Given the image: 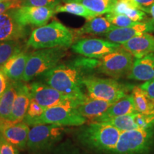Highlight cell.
<instances>
[{"label": "cell", "instance_id": "obj_35", "mask_svg": "<svg viewBox=\"0 0 154 154\" xmlns=\"http://www.w3.org/2000/svg\"><path fill=\"white\" fill-rule=\"evenodd\" d=\"M22 6L20 0H9L0 2V14L11 9L19 8Z\"/></svg>", "mask_w": 154, "mask_h": 154}, {"label": "cell", "instance_id": "obj_10", "mask_svg": "<svg viewBox=\"0 0 154 154\" xmlns=\"http://www.w3.org/2000/svg\"><path fill=\"white\" fill-rule=\"evenodd\" d=\"M86 122L77 108L71 106H57L47 109L43 114L34 121L33 126L38 124H54L60 126H79Z\"/></svg>", "mask_w": 154, "mask_h": 154}, {"label": "cell", "instance_id": "obj_2", "mask_svg": "<svg viewBox=\"0 0 154 154\" xmlns=\"http://www.w3.org/2000/svg\"><path fill=\"white\" fill-rule=\"evenodd\" d=\"M74 39V32L59 21L53 20L32 31L26 42V47L36 50L57 47L67 49L72 47Z\"/></svg>", "mask_w": 154, "mask_h": 154}, {"label": "cell", "instance_id": "obj_12", "mask_svg": "<svg viewBox=\"0 0 154 154\" xmlns=\"http://www.w3.org/2000/svg\"><path fill=\"white\" fill-rule=\"evenodd\" d=\"M56 13L55 8L36 6H21L14 9L17 21L23 26H39L47 24Z\"/></svg>", "mask_w": 154, "mask_h": 154}, {"label": "cell", "instance_id": "obj_15", "mask_svg": "<svg viewBox=\"0 0 154 154\" xmlns=\"http://www.w3.org/2000/svg\"><path fill=\"white\" fill-rule=\"evenodd\" d=\"M29 34L28 26H23L17 22L14 9L0 14V42L9 40H22Z\"/></svg>", "mask_w": 154, "mask_h": 154}, {"label": "cell", "instance_id": "obj_37", "mask_svg": "<svg viewBox=\"0 0 154 154\" xmlns=\"http://www.w3.org/2000/svg\"><path fill=\"white\" fill-rule=\"evenodd\" d=\"M8 78L6 76L5 73L3 72L2 69V66H0V96L4 93V91H5L7 84H8Z\"/></svg>", "mask_w": 154, "mask_h": 154}, {"label": "cell", "instance_id": "obj_39", "mask_svg": "<svg viewBox=\"0 0 154 154\" xmlns=\"http://www.w3.org/2000/svg\"><path fill=\"white\" fill-rule=\"evenodd\" d=\"M5 1H9V0H0V2H5Z\"/></svg>", "mask_w": 154, "mask_h": 154}, {"label": "cell", "instance_id": "obj_18", "mask_svg": "<svg viewBox=\"0 0 154 154\" xmlns=\"http://www.w3.org/2000/svg\"><path fill=\"white\" fill-rule=\"evenodd\" d=\"M31 98L29 86L19 81L12 111L9 116V120L12 121H23L29 104Z\"/></svg>", "mask_w": 154, "mask_h": 154}, {"label": "cell", "instance_id": "obj_33", "mask_svg": "<svg viewBox=\"0 0 154 154\" xmlns=\"http://www.w3.org/2000/svg\"><path fill=\"white\" fill-rule=\"evenodd\" d=\"M22 6H36L56 8L62 0H20Z\"/></svg>", "mask_w": 154, "mask_h": 154}, {"label": "cell", "instance_id": "obj_13", "mask_svg": "<svg viewBox=\"0 0 154 154\" xmlns=\"http://www.w3.org/2000/svg\"><path fill=\"white\" fill-rule=\"evenodd\" d=\"M29 126L24 121L0 118V135L19 150L26 149Z\"/></svg>", "mask_w": 154, "mask_h": 154}, {"label": "cell", "instance_id": "obj_11", "mask_svg": "<svg viewBox=\"0 0 154 154\" xmlns=\"http://www.w3.org/2000/svg\"><path fill=\"white\" fill-rule=\"evenodd\" d=\"M121 48L119 44L101 38H82L72 44L73 51L83 57L101 59L108 54Z\"/></svg>", "mask_w": 154, "mask_h": 154}, {"label": "cell", "instance_id": "obj_21", "mask_svg": "<svg viewBox=\"0 0 154 154\" xmlns=\"http://www.w3.org/2000/svg\"><path fill=\"white\" fill-rule=\"evenodd\" d=\"M134 113H136L135 111L134 99L131 94H127L119 101L112 103L105 113L91 122H101L106 119L113 118V117Z\"/></svg>", "mask_w": 154, "mask_h": 154}, {"label": "cell", "instance_id": "obj_38", "mask_svg": "<svg viewBox=\"0 0 154 154\" xmlns=\"http://www.w3.org/2000/svg\"><path fill=\"white\" fill-rule=\"evenodd\" d=\"M135 1L140 7V9L143 11L145 9L150 7L154 4V0H135Z\"/></svg>", "mask_w": 154, "mask_h": 154}, {"label": "cell", "instance_id": "obj_16", "mask_svg": "<svg viewBox=\"0 0 154 154\" xmlns=\"http://www.w3.org/2000/svg\"><path fill=\"white\" fill-rule=\"evenodd\" d=\"M121 47L131 54L136 59L154 54V36L145 33L136 36L121 44Z\"/></svg>", "mask_w": 154, "mask_h": 154}, {"label": "cell", "instance_id": "obj_26", "mask_svg": "<svg viewBox=\"0 0 154 154\" xmlns=\"http://www.w3.org/2000/svg\"><path fill=\"white\" fill-rule=\"evenodd\" d=\"M136 113H130V114L119 116L113 117L106 119L99 123H103L114 127L121 132L130 131L138 128L136 122H135V115Z\"/></svg>", "mask_w": 154, "mask_h": 154}, {"label": "cell", "instance_id": "obj_4", "mask_svg": "<svg viewBox=\"0 0 154 154\" xmlns=\"http://www.w3.org/2000/svg\"><path fill=\"white\" fill-rule=\"evenodd\" d=\"M154 143V127L121 132L111 154H151Z\"/></svg>", "mask_w": 154, "mask_h": 154}, {"label": "cell", "instance_id": "obj_3", "mask_svg": "<svg viewBox=\"0 0 154 154\" xmlns=\"http://www.w3.org/2000/svg\"><path fill=\"white\" fill-rule=\"evenodd\" d=\"M121 131L103 123L91 122L79 131L78 138L83 145L100 153L111 154L118 142Z\"/></svg>", "mask_w": 154, "mask_h": 154}, {"label": "cell", "instance_id": "obj_31", "mask_svg": "<svg viewBox=\"0 0 154 154\" xmlns=\"http://www.w3.org/2000/svg\"><path fill=\"white\" fill-rule=\"evenodd\" d=\"M135 122L138 128L154 127V108L148 113H136L135 115Z\"/></svg>", "mask_w": 154, "mask_h": 154}, {"label": "cell", "instance_id": "obj_1", "mask_svg": "<svg viewBox=\"0 0 154 154\" xmlns=\"http://www.w3.org/2000/svg\"><path fill=\"white\" fill-rule=\"evenodd\" d=\"M99 60L79 57L69 62L58 64L41 75L44 83L66 95L86 99L83 79L87 73L97 69Z\"/></svg>", "mask_w": 154, "mask_h": 154}, {"label": "cell", "instance_id": "obj_7", "mask_svg": "<svg viewBox=\"0 0 154 154\" xmlns=\"http://www.w3.org/2000/svg\"><path fill=\"white\" fill-rule=\"evenodd\" d=\"M87 96L93 99L115 103L127 95L128 86L119 82L115 79L100 78L87 75L83 79Z\"/></svg>", "mask_w": 154, "mask_h": 154}, {"label": "cell", "instance_id": "obj_30", "mask_svg": "<svg viewBox=\"0 0 154 154\" xmlns=\"http://www.w3.org/2000/svg\"><path fill=\"white\" fill-rule=\"evenodd\" d=\"M105 17L111 24L117 27H126V26H133L138 22H134L131 19L124 14H116L113 12L107 13Z\"/></svg>", "mask_w": 154, "mask_h": 154}, {"label": "cell", "instance_id": "obj_24", "mask_svg": "<svg viewBox=\"0 0 154 154\" xmlns=\"http://www.w3.org/2000/svg\"><path fill=\"white\" fill-rule=\"evenodd\" d=\"M131 95L134 99L135 111L138 113L149 112L154 108V99L145 90L139 86L132 88Z\"/></svg>", "mask_w": 154, "mask_h": 154}, {"label": "cell", "instance_id": "obj_22", "mask_svg": "<svg viewBox=\"0 0 154 154\" xmlns=\"http://www.w3.org/2000/svg\"><path fill=\"white\" fill-rule=\"evenodd\" d=\"M116 26L113 25L106 17L96 16L94 18L87 19L86 22L80 29L75 31V36L84 34L91 35H102L114 29Z\"/></svg>", "mask_w": 154, "mask_h": 154}, {"label": "cell", "instance_id": "obj_36", "mask_svg": "<svg viewBox=\"0 0 154 154\" xmlns=\"http://www.w3.org/2000/svg\"><path fill=\"white\" fill-rule=\"evenodd\" d=\"M140 87L145 90L150 96L154 99V79L148 82H145V83L140 85Z\"/></svg>", "mask_w": 154, "mask_h": 154}, {"label": "cell", "instance_id": "obj_19", "mask_svg": "<svg viewBox=\"0 0 154 154\" xmlns=\"http://www.w3.org/2000/svg\"><path fill=\"white\" fill-rule=\"evenodd\" d=\"M30 53L26 51H21L11 57L2 66L3 72L8 79L11 81H21L24 74L26 62Z\"/></svg>", "mask_w": 154, "mask_h": 154}, {"label": "cell", "instance_id": "obj_20", "mask_svg": "<svg viewBox=\"0 0 154 154\" xmlns=\"http://www.w3.org/2000/svg\"><path fill=\"white\" fill-rule=\"evenodd\" d=\"M112 103L103 100L87 97L77 106V109L83 116L94 121L105 113Z\"/></svg>", "mask_w": 154, "mask_h": 154}, {"label": "cell", "instance_id": "obj_29", "mask_svg": "<svg viewBox=\"0 0 154 154\" xmlns=\"http://www.w3.org/2000/svg\"><path fill=\"white\" fill-rule=\"evenodd\" d=\"M46 109L38 104L35 100L31 98L29 104L28 109L26 110L23 121H24L29 126H32L34 121L43 114L44 111Z\"/></svg>", "mask_w": 154, "mask_h": 154}, {"label": "cell", "instance_id": "obj_6", "mask_svg": "<svg viewBox=\"0 0 154 154\" xmlns=\"http://www.w3.org/2000/svg\"><path fill=\"white\" fill-rule=\"evenodd\" d=\"M66 54V48L36 49L30 53L22 81L30 82L57 66Z\"/></svg>", "mask_w": 154, "mask_h": 154}, {"label": "cell", "instance_id": "obj_27", "mask_svg": "<svg viewBox=\"0 0 154 154\" xmlns=\"http://www.w3.org/2000/svg\"><path fill=\"white\" fill-rule=\"evenodd\" d=\"M55 11L56 13H69V14L84 17L86 19H90L99 16L82 5V4L76 2H67L64 5H59L55 8Z\"/></svg>", "mask_w": 154, "mask_h": 154}, {"label": "cell", "instance_id": "obj_23", "mask_svg": "<svg viewBox=\"0 0 154 154\" xmlns=\"http://www.w3.org/2000/svg\"><path fill=\"white\" fill-rule=\"evenodd\" d=\"M19 81H9L5 91L0 96V118L9 119L11 111Z\"/></svg>", "mask_w": 154, "mask_h": 154}, {"label": "cell", "instance_id": "obj_17", "mask_svg": "<svg viewBox=\"0 0 154 154\" xmlns=\"http://www.w3.org/2000/svg\"><path fill=\"white\" fill-rule=\"evenodd\" d=\"M128 78L130 79L148 82L154 79V54L134 59Z\"/></svg>", "mask_w": 154, "mask_h": 154}, {"label": "cell", "instance_id": "obj_9", "mask_svg": "<svg viewBox=\"0 0 154 154\" xmlns=\"http://www.w3.org/2000/svg\"><path fill=\"white\" fill-rule=\"evenodd\" d=\"M99 60L97 69L100 73L113 79H119L129 74L134 64V57L121 47L117 51L108 54Z\"/></svg>", "mask_w": 154, "mask_h": 154}, {"label": "cell", "instance_id": "obj_25", "mask_svg": "<svg viewBox=\"0 0 154 154\" xmlns=\"http://www.w3.org/2000/svg\"><path fill=\"white\" fill-rule=\"evenodd\" d=\"M116 0H62L63 2L82 4L97 15L112 12Z\"/></svg>", "mask_w": 154, "mask_h": 154}, {"label": "cell", "instance_id": "obj_8", "mask_svg": "<svg viewBox=\"0 0 154 154\" xmlns=\"http://www.w3.org/2000/svg\"><path fill=\"white\" fill-rule=\"evenodd\" d=\"M29 86L31 97L45 109L57 106H71L77 108L85 99L66 95L42 82H32Z\"/></svg>", "mask_w": 154, "mask_h": 154}, {"label": "cell", "instance_id": "obj_28", "mask_svg": "<svg viewBox=\"0 0 154 154\" xmlns=\"http://www.w3.org/2000/svg\"><path fill=\"white\" fill-rule=\"evenodd\" d=\"M23 50V45L21 40H9L0 42V66L13 56Z\"/></svg>", "mask_w": 154, "mask_h": 154}, {"label": "cell", "instance_id": "obj_32", "mask_svg": "<svg viewBox=\"0 0 154 154\" xmlns=\"http://www.w3.org/2000/svg\"><path fill=\"white\" fill-rule=\"evenodd\" d=\"M133 9H140L135 0H116L112 12L126 15Z\"/></svg>", "mask_w": 154, "mask_h": 154}, {"label": "cell", "instance_id": "obj_5", "mask_svg": "<svg viewBox=\"0 0 154 154\" xmlns=\"http://www.w3.org/2000/svg\"><path fill=\"white\" fill-rule=\"evenodd\" d=\"M63 126L54 124H38L30 128L26 149L32 154H47L62 139Z\"/></svg>", "mask_w": 154, "mask_h": 154}, {"label": "cell", "instance_id": "obj_34", "mask_svg": "<svg viewBox=\"0 0 154 154\" xmlns=\"http://www.w3.org/2000/svg\"><path fill=\"white\" fill-rule=\"evenodd\" d=\"M18 148L0 135V154H19Z\"/></svg>", "mask_w": 154, "mask_h": 154}, {"label": "cell", "instance_id": "obj_14", "mask_svg": "<svg viewBox=\"0 0 154 154\" xmlns=\"http://www.w3.org/2000/svg\"><path fill=\"white\" fill-rule=\"evenodd\" d=\"M154 32V19H144L143 22H138L137 24L126 27H115L103 36L108 41L121 44L128 41L134 36L145 33Z\"/></svg>", "mask_w": 154, "mask_h": 154}]
</instances>
